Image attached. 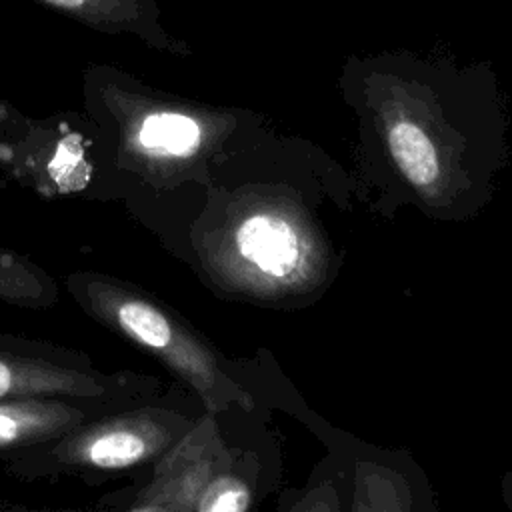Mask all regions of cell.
Masks as SVG:
<instances>
[{
	"instance_id": "6da1fadb",
	"label": "cell",
	"mask_w": 512,
	"mask_h": 512,
	"mask_svg": "<svg viewBox=\"0 0 512 512\" xmlns=\"http://www.w3.org/2000/svg\"><path fill=\"white\" fill-rule=\"evenodd\" d=\"M176 432L178 418L148 398L94 416L2 462L10 476L26 482L68 476L94 484L154 464L170 448Z\"/></svg>"
},
{
	"instance_id": "7a4b0ae2",
	"label": "cell",
	"mask_w": 512,
	"mask_h": 512,
	"mask_svg": "<svg viewBox=\"0 0 512 512\" xmlns=\"http://www.w3.org/2000/svg\"><path fill=\"white\" fill-rule=\"evenodd\" d=\"M96 134L84 116L28 118L0 100V166L22 186L54 198L86 192L96 176Z\"/></svg>"
},
{
	"instance_id": "3957f363",
	"label": "cell",
	"mask_w": 512,
	"mask_h": 512,
	"mask_svg": "<svg viewBox=\"0 0 512 512\" xmlns=\"http://www.w3.org/2000/svg\"><path fill=\"white\" fill-rule=\"evenodd\" d=\"M156 380L136 370L106 372L74 348L0 334V400L152 398Z\"/></svg>"
},
{
	"instance_id": "277c9868",
	"label": "cell",
	"mask_w": 512,
	"mask_h": 512,
	"mask_svg": "<svg viewBox=\"0 0 512 512\" xmlns=\"http://www.w3.org/2000/svg\"><path fill=\"white\" fill-rule=\"evenodd\" d=\"M154 398V396H152ZM148 400V398H140ZM132 398H22L0 400V458L54 440L78 424L134 404Z\"/></svg>"
},
{
	"instance_id": "5b68a950",
	"label": "cell",
	"mask_w": 512,
	"mask_h": 512,
	"mask_svg": "<svg viewBox=\"0 0 512 512\" xmlns=\"http://www.w3.org/2000/svg\"><path fill=\"white\" fill-rule=\"evenodd\" d=\"M50 10L66 14L102 34L134 36L154 50L170 54L186 52V46L168 34L156 0H34Z\"/></svg>"
},
{
	"instance_id": "8992f818",
	"label": "cell",
	"mask_w": 512,
	"mask_h": 512,
	"mask_svg": "<svg viewBox=\"0 0 512 512\" xmlns=\"http://www.w3.org/2000/svg\"><path fill=\"white\" fill-rule=\"evenodd\" d=\"M236 244L246 260L274 276L288 274L300 256L296 232L272 216L248 218L236 234Z\"/></svg>"
},
{
	"instance_id": "52a82bcc",
	"label": "cell",
	"mask_w": 512,
	"mask_h": 512,
	"mask_svg": "<svg viewBox=\"0 0 512 512\" xmlns=\"http://www.w3.org/2000/svg\"><path fill=\"white\" fill-rule=\"evenodd\" d=\"M0 298L18 306L46 308L58 300V288L30 258L0 250Z\"/></svg>"
},
{
	"instance_id": "ba28073f",
	"label": "cell",
	"mask_w": 512,
	"mask_h": 512,
	"mask_svg": "<svg viewBox=\"0 0 512 512\" xmlns=\"http://www.w3.org/2000/svg\"><path fill=\"white\" fill-rule=\"evenodd\" d=\"M390 150L404 172V176L418 184L428 186L438 176V158L434 144L422 128L412 122H396L388 134Z\"/></svg>"
},
{
	"instance_id": "9c48e42d",
	"label": "cell",
	"mask_w": 512,
	"mask_h": 512,
	"mask_svg": "<svg viewBox=\"0 0 512 512\" xmlns=\"http://www.w3.org/2000/svg\"><path fill=\"white\" fill-rule=\"evenodd\" d=\"M248 504V496L242 488L234 484L220 482L218 488L212 492V496L206 500L202 510H212V512H236L244 510Z\"/></svg>"
}]
</instances>
